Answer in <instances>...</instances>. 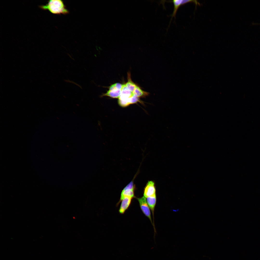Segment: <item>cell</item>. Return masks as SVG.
<instances>
[{"instance_id":"obj_2","label":"cell","mask_w":260,"mask_h":260,"mask_svg":"<svg viewBox=\"0 0 260 260\" xmlns=\"http://www.w3.org/2000/svg\"><path fill=\"white\" fill-rule=\"evenodd\" d=\"M253 240H254L255 242L260 241V235L255 237Z\"/></svg>"},{"instance_id":"obj_1","label":"cell","mask_w":260,"mask_h":260,"mask_svg":"<svg viewBox=\"0 0 260 260\" xmlns=\"http://www.w3.org/2000/svg\"><path fill=\"white\" fill-rule=\"evenodd\" d=\"M97 18L107 25L121 26L136 36L164 37L172 32L158 3L153 0L123 1L116 11L98 14Z\"/></svg>"}]
</instances>
